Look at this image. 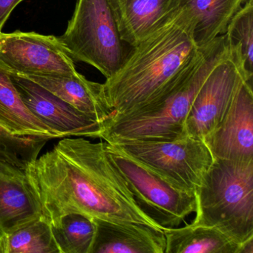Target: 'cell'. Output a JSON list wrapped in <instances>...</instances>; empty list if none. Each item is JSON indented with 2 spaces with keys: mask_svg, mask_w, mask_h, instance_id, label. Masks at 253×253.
I'll return each mask as SVG.
<instances>
[{
  "mask_svg": "<svg viewBox=\"0 0 253 253\" xmlns=\"http://www.w3.org/2000/svg\"><path fill=\"white\" fill-rule=\"evenodd\" d=\"M0 253H60L51 223L42 217L0 235Z\"/></svg>",
  "mask_w": 253,
  "mask_h": 253,
  "instance_id": "cell-19",
  "label": "cell"
},
{
  "mask_svg": "<svg viewBox=\"0 0 253 253\" xmlns=\"http://www.w3.org/2000/svg\"><path fill=\"white\" fill-rule=\"evenodd\" d=\"M250 1H251V2H253V0H250Z\"/></svg>",
  "mask_w": 253,
  "mask_h": 253,
  "instance_id": "cell-25",
  "label": "cell"
},
{
  "mask_svg": "<svg viewBox=\"0 0 253 253\" xmlns=\"http://www.w3.org/2000/svg\"><path fill=\"white\" fill-rule=\"evenodd\" d=\"M239 253H253V238L241 244Z\"/></svg>",
  "mask_w": 253,
  "mask_h": 253,
  "instance_id": "cell-24",
  "label": "cell"
},
{
  "mask_svg": "<svg viewBox=\"0 0 253 253\" xmlns=\"http://www.w3.org/2000/svg\"><path fill=\"white\" fill-rule=\"evenodd\" d=\"M131 48L119 70L103 84L114 115L125 113L152 97L198 50L179 12L172 21Z\"/></svg>",
  "mask_w": 253,
  "mask_h": 253,
  "instance_id": "cell-3",
  "label": "cell"
},
{
  "mask_svg": "<svg viewBox=\"0 0 253 253\" xmlns=\"http://www.w3.org/2000/svg\"><path fill=\"white\" fill-rule=\"evenodd\" d=\"M48 141L14 135L0 124V160L27 170Z\"/></svg>",
  "mask_w": 253,
  "mask_h": 253,
  "instance_id": "cell-22",
  "label": "cell"
},
{
  "mask_svg": "<svg viewBox=\"0 0 253 253\" xmlns=\"http://www.w3.org/2000/svg\"><path fill=\"white\" fill-rule=\"evenodd\" d=\"M0 124L20 137L51 140L57 135L32 113L22 100L9 72L0 65Z\"/></svg>",
  "mask_w": 253,
  "mask_h": 253,
  "instance_id": "cell-17",
  "label": "cell"
},
{
  "mask_svg": "<svg viewBox=\"0 0 253 253\" xmlns=\"http://www.w3.org/2000/svg\"><path fill=\"white\" fill-rule=\"evenodd\" d=\"M23 0H0V33L14 8Z\"/></svg>",
  "mask_w": 253,
  "mask_h": 253,
  "instance_id": "cell-23",
  "label": "cell"
},
{
  "mask_svg": "<svg viewBox=\"0 0 253 253\" xmlns=\"http://www.w3.org/2000/svg\"><path fill=\"white\" fill-rule=\"evenodd\" d=\"M245 81L253 84L230 51L200 88L185 121L186 135L204 140L221 121Z\"/></svg>",
  "mask_w": 253,
  "mask_h": 253,
  "instance_id": "cell-9",
  "label": "cell"
},
{
  "mask_svg": "<svg viewBox=\"0 0 253 253\" xmlns=\"http://www.w3.org/2000/svg\"><path fill=\"white\" fill-rule=\"evenodd\" d=\"M165 253H239L241 245L212 226L192 222L164 229Z\"/></svg>",
  "mask_w": 253,
  "mask_h": 253,
  "instance_id": "cell-18",
  "label": "cell"
},
{
  "mask_svg": "<svg viewBox=\"0 0 253 253\" xmlns=\"http://www.w3.org/2000/svg\"><path fill=\"white\" fill-rule=\"evenodd\" d=\"M43 216V208L26 169L0 160V235Z\"/></svg>",
  "mask_w": 253,
  "mask_h": 253,
  "instance_id": "cell-12",
  "label": "cell"
},
{
  "mask_svg": "<svg viewBox=\"0 0 253 253\" xmlns=\"http://www.w3.org/2000/svg\"><path fill=\"white\" fill-rule=\"evenodd\" d=\"M231 53L249 81L253 78V2H247L234 16L225 33Z\"/></svg>",
  "mask_w": 253,
  "mask_h": 253,
  "instance_id": "cell-21",
  "label": "cell"
},
{
  "mask_svg": "<svg viewBox=\"0 0 253 253\" xmlns=\"http://www.w3.org/2000/svg\"><path fill=\"white\" fill-rule=\"evenodd\" d=\"M0 65L22 76L72 77L79 74L58 38L36 32H1Z\"/></svg>",
  "mask_w": 253,
  "mask_h": 253,
  "instance_id": "cell-8",
  "label": "cell"
},
{
  "mask_svg": "<svg viewBox=\"0 0 253 253\" xmlns=\"http://www.w3.org/2000/svg\"><path fill=\"white\" fill-rule=\"evenodd\" d=\"M13 84L28 109L57 138L69 136L100 138L102 124L80 112L41 85L9 72Z\"/></svg>",
  "mask_w": 253,
  "mask_h": 253,
  "instance_id": "cell-10",
  "label": "cell"
},
{
  "mask_svg": "<svg viewBox=\"0 0 253 253\" xmlns=\"http://www.w3.org/2000/svg\"><path fill=\"white\" fill-rule=\"evenodd\" d=\"M121 40L131 47L172 21L180 0H109Z\"/></svg>",
  "mask_w": 253,
  "mask_h": 253,
  "instance_id": "cell-13",
  "label": "cell"
},
{
  "mask_svg": "<svg viewBox=\"0 0 253 253\" xmlns=\"http://www.w3.org/2000/svg\"><path fill=\"white\" fill-rule=\"evenodd\" d=\"M229 55L225 34L198 48L189 63L152 97L104 121L100 138L109 143H118L172 140L186 136L185 121L200 88L212 69Z\"/></svg>",
  "mask_w": 253,
  "mask_h": 253,
  "instance_id": "cell-2",
  "label": "cell"
},
{
  "mask_svg": "<svg viewBox=\"0 0 253 253\" xmlns=\"http://www.w3.org/2000/svg\"><path fill=\"white\" fill-rule=\"evenodd\" d=\"M110 144L176 188L192 194H195L214 161L204 140L189 136L172 140H134Z\"/></svg>",
  "mask_w": 253,
  "mask_h": 253,
  "instance_id": "cell-6",
  "label": "cell"
},
{
  "mask_svg": "<svg viewBox=\"0 0 253 253\" xmlns=\"http://www.w3.org/2000/svg\"><path fill=\"white\" fill-rule=\"evenodd\" d=\"M26 171L50 223L63 214L79 213L164 230L137 205L106 141L63 139Z\"/></svg>",
  "mask_w": 253,
  "mask_h": 253,
  "instance_id": "cell-1",
  "label": "cell"
},
{
  "mask_svg": "<svg viewBox=\"0 0 253 253\" xmlns=\"http://www.w3.org/2000/svg\"><path fill=\"white\" fill-rule=\"evenodd\" d=\"M51 226L60 253H89L95 232L92 218L69 213L51 221Z\"/></svg>",
  "mask_w": 253,
  "mask_h": 253,
  "instance_id": "cell-20",
  "label": "cell"
},
{
  "mask_svg": "<svg viewBox=\"0 0 253 253\" xmlns=\"http://www.w3.org/2000/svg\"><path fill=\"white\" fill-rule=\"evenodd\" d=\"M250 0H180L179 14L198 48L224 35L234 16Z\"/></svg>",
  "mask_w": 253,
  "mask_h": 253,
  "instance_id": "cell-16",
  "label": "cell"
},
{
  "mask_svg": "<svg viewBox=\"0 0 253 253\" xmlns=\"http://www.w3.org/2000/svg\"><path fill=\"white\" fill-rule=\"evenodd\" d=\"M195 198L193 222L217 228L240 245L253 238V161L214 159Z\"/></svg>",
  "mask_w": 253,
  "mask_h": 253,
  "instance_id": "cell-4",
  "label": "cell"
},
{
  "mask_svg": "<svg viewBox=\"0 0 253 253\" xmlns=\"http://www.w3.org/2000/svg\"><path fill=\"white\" fill-rule=\"evenodd\" d=\"M106 147L140 210L163 229L177 227L195 211V194L176 188L115 145L106 142Z\"/></svg>",
  "mask_w": 253,
  "mask_h": 253,
  "instance_id": "cell-7",
  "label": "cell"
},
{
  "mask_svg": "<svg viewBox=\"0 0 253 253\" xmlns=\"http://www.w3.org/2000/svg\"><path fill=\"white\" fill-rule=\"evenodd\" d=\"M22 77L36 83L101 124L114 115L106 99L103 84L88 81L81 74L72 77Z\"/></svg>",
  "mask_w": 253,
  "mask_h": 253,
  "instance_id": "cell-15",
  "label": "cell"
},
{
  "mask_svg": "<svg viewBox=\"0 0 253 253\" xmlns=\"http://www.w3.org/2000/svg\"><path fill=\"white\" fill-rule=\"evenodd\" d=\"M204 141L213 159L253 161V84L243 82L227 112Z\"/></svg>",
  "mask_w": 253,
  "mask_h": 253,
  "instance_id": "cell-11",
  "label": "cell"
},
{
  "mask_svg": "<svg viewBox=\"0 0 253 253\" xmlns=\"http://www.w3.org/2000/svg\"><path fill=\"white\" fill-rule=\"evenodd\" d=\"M92 220L95 232L89 253H165L164 230L140 223Z\"/></svg>",
  "mask_w": 253,
  "mask_h": 253,
  "instance_id": "cell-14",
  "label": "cell"
},
{
  "mask_svg": "<svg viewBox=\"0 0 253 253\" xmlns=\"http://www.w3.org/2000/svg\"><path fill=\"white\" fill-rule=\"evenodd\" d=\"M58 39L72 59L91 65L106 79L119 70L128 54L109 0H78Z\"/></svg>",
  "mask_w": 253,
  "mask_h": 253,
  "instance_id": "cell-5",
  "label": "cell"
}]
</instances>
